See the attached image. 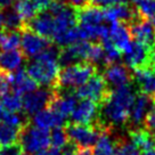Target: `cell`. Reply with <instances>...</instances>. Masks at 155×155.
<instances>
[{
    "instance_id": "cell-32",
    "label": "cell",
    "mask_w": 155,
    "mask_h": 155,
    "mask_svg": "<svg viewBox=\"0 0 155 155\" xmlns=\"http://www.w3.org/2000/svg\"><path fill=\"white\" fill-rule=\"evenodd\" d=\"M114 155H140V152L131 141L120 139L115 143Z\"/></svg>"
},
{
    "instance_id": "cell-29",
    "label": "cell",
    "mask_w": 155,
    "mask_h": 155,
    "mask_svg": "<svg viewBox=\"0 0 155 155\" xmlns=\"http://www.w3.org/2000/svg\"><path fill=\"white\" fill-rule=\"evenodd\" d=\"M136 9L143 19L155 18V0H139L136 2Z\"/></svg>"
},
{
    "instance_id": "cell-20",
    "label": "cell",
    "mask_w": 155,
    "mask_h": 155,
    "mask_svg": "<svg viewBox=\"0 0 155 155\" xmlns=\"http://www.w3.org/2000/svg\"><path fill=\"white\" fill-rule=\"evenodd\" d=\"M77 9V18L79 24L83 25H99L105 21L104 9L94 5L83 6Z\"/></svg>"
},
{
    "instance_id": "cell-34",
    "label": "cell",
    "mask_w": 155,
    "mask_h": 155,
    "mask_svg": "<svg viewBox=\"0 0 155 155\" xmlns=\"http://www.w3.org/2000/svg\"><path fill=\"white\" fill-rule=\"evenodd\" d=\"M143 126H144L145 130H147L150 134L155 136V106L147 113Z\"/></svg>"
},
{
    "instance_id": "cell-10",
    "label": "cell",
    "mask_w": 155,
    "mask_h": 155,
    "mask_svg": "<svg viewBox=\"0 0 155 155\" xmlns=\"http://www.w3.org/2000/svg\"><path fill=\"white\" fill-rule=\"evenodd\" d=\"M103 77L111 90L131 84L134 81L132 72H130L128 66L121 63L112 64L106 66L103 73Z\"/></svg>"
},
{
    "instance_id": "cell-3",
    "label": "cell",
    "mask_w": 155,
    "mask_h": 155,
    "mask_svg": "<svg viewBox=\"0 0 155 155\" xmlns=\"http://www.w3.org/2000/svg\"><path fill=\"white\" fill-rule=\"evenodd\" d=\"M59 66L57 59L38 56L26 65L25 70L38 84L55 88L61 71Z\"/></svg>"
},
{
    "instance_id": "cell-15",
    "label": "cell",
    "mask_w": 155,
    "mask_h": 155,
    "mask_svg": "<svg viewBox=\"0 0 155 155\" xmlns=\"http://www.w3.org/2000/svg\"><path fill=\"white\" fill-rule=\"evenodd\" d=\"M134 81L140 90L139 92L148 96H155V68L145 66L134 70L132 72Z\"/></svg>"
},
{
    "instance_id": "cell-40",
    "label": "cell",
    "mask_w": 155,
    "mask_h": 155,
    "mask_svg": "<svg viewBox=\"0 0 155 155\" xmlns=\"http://www.w3.org/2000/svg\"><path fill=\"white\" fill-rule=\"evenodd\" d=\"M90 0H70V5L73 6L74 8H81L83 6L89 4Z\"/></svg>"
},
{
    "instance_id": "cell-28",
    "label": "cell",
    "mask_w": 155,
    "mask_h": 155,
    "mask_svg": "<svg viewBox=\"0 0 155 155\" xmlns=\"http://www.w3.org/2000/svg\"><path fill=\"white\" fill-rule=\"evenodd\" d=\"M1 106L9 113H18L23 110V101L19 95L15 92H8L1 98Z\"/></svg>"
},
{
    "instance_id": "cell-33",
    "label": "cell",
    "mask_w": 155,
    "mask_h": 155,
    "mask_svg": "<svg viewBox=\"0 0 155 155\" xmlns=\"http://www.w3.org/2000/svg\"><path fill=\"white\" fill-rule=\"evenodd\" d=\"M63 155H92V150L90 148H81L70 141L64 147Z\"/></svg>"
},
{
    "instance_id": "cell-7",
    "label": "cell",
    "mask_w": 155,
    "mask_h": 155,
    "mask_svg": "<svg viewBox=\"0 0 155 155\" xmlns=\"http://www.w3.org/2000/svg\"><path fill=\"white\" fill-rule=\"evenodd\" d=\"M64 128L68 140L81 148H90L95 145L102 132L96 124H80L72 122L68 123Z\"/></svg>"
},
{
    "instance_id": "cell-46",
    "label": "cell",
    "mask_w": 155,
    "mask_h": 155,
    "mask_svg": "<svg viewBox=\"0 0 155 155\" xmlns=\"http://www.w3.org/2000/svg\"><path fill=\"white\" fill-rule=\"evenodd\" d=\"M131 1H132V2H135V4H136V2H138L139 0H131Z\"/></svg>"
},
{
    "instance_id": "cell-21",
    "label": "cell",
    "mask_w": 155,
    "mask_h": 155,
    "mask_svg": "<svg viewBox=\"0 0 155 155\" xmlns=\"http://www.w3.org/2000/svg\"><path fill=\"white\" fill-rule=\"evenodd\" d=\"M59 92V91H58ZM78 105V96L72 92H65V94H58V96L56 97V99L53 102V104L50 105L49 108H53L55 111H57L58 113H61L62 115L65 117L68 115H71L72 112L74 111V108Z\"/></svg>"
},
{
    "instance_id": "cell-37",
    "label": "cell",
    "mask_w": 155,
    "mask_h": 155,
    "mask_svg": "<svg viewBox=\"0 0 155 155\" xmlns=\"http://www.w3.org/2000/svg\"><path fill=\"white\" fill-rule=\"evenodd\" d=\"M10 74H6L4 72H0V98L7 95L10 88V81H9Z\"/></svg>"
},
{
    "instance_id": "cell-1",
    "label": "cell",
    "mask_w": 155,
    "mask_h": 155,
    "mask_svg": "<svg viewBox=\"0 0 155 155\" xmlns=\"http://www.w3.org/2000/svg\"><path fill=\"white\" fill-rule=\"evenodd\" d=\"M136 91L132 83L117 88L111 91L108 99L105 101L101 108L98 121L105 128H114L116 126L126 124L130 119V113L136 101Z\"/></svg>"
},
{
    "instance_id": "cell-38",
    "label": "cell",
    "mask_w": 155,
    "mask_h": 155,
    "mask_svg": "<svg viewBox=\"0 0 155 155\" xmlns=\"http://www.w3.org/2000/svg\"><path fill=\"white\" fill-rule=\"evenodd\" d=\"M54 0H32L34 7L38 13H41V12H46L48 9L49 5L53 2Z\"/></svg>"
},
{
    "instance_id": "cell-44",
    "label": "cell",
    "mask_w": 155,
    "mask_h": 155,
    "mask_svg": "<svg viewBox=\"0 0 155 155\" xmlns=\"http://www.w3.org/2000/svg\"><path fill=\"white\" fill-rule=\"evenodd\" d=\"M59 1H62V2H65V4H68V1H70V0H59Z\"/></svg>"
},
{
    "instance_id": "cell-8",
    "label": "cell",
    "mask_w": 155,
    "mask_h": 155,
    "mask_svg": "<svg viewBox=\"0 0 155 155\" xmlns=\"http://www.w3.org/2000/svg\"><path fill=\"white\" fill-rule=\"evenodd\" d=\"M19 32H21V47H22L21 50L23 51L26 58L38 57L40 54L53 44L51 40L44 38L31 31L26 25H24Z\"/></svg>"
},
{
    "instance_id": "cell-24",
    "label": "cell",
    "mask_w": 155,
    "mask_h": 155,
    "mask_svg": "<svg viewBox=\"0 0 155 155\" xmlns=\"http://www.w3.org/2000/svg\"><path fill=\"white\" fill-rule=\"evenodd\" d=\"M21 129L0 122V146H8L19 143Z\"/></svg>"
},
{
    "instance_id": "cell-43",
    "label": "cell",
    "mask_w": 155,
    "mask_h": 155,
    "mask_svg": "<svg viewBox=\"0 0 155 155\" xmlns=\"http://www.w3.org/2000/svg\"><path fill=\"white\" fill-rule=\"evenodd\" d=\"M141 155H155V150H146Z\"/></svg>"
},
{
    "instance_id": "cell-23",
    "label": "cell",
    "mask_w": 155,
    "mask_h": 155,
    "mask_svg": "<svg viewBox=\"0 0 155 155\" xmlns=\"http://www.w3.org/2000/svg\"><path fill=\"white\" fill-rule=\"evenodd\" d=\"M111 130L106 129L101 132L92 150V155H114L115 144L111 138Z\"/></svg>"
},
{
    "instance_id": "cell-16",
    "label": "cell",
    "mask_w": 155,
    "mask_h": 155,
    "mask_svg": "<svg viewBox=\"0 0 155 155\" xmlns=\"http://www.w3.org/2000/svg\"><path fill=\"white\" fill-rule=\"evenodd\" d=\"M10 87L13 88V92L19 96H24L26 94L34 91L38 89V83L30 77L26 70L19 68L14 73H12L9 77Z\"/></svg>"
},
{
    "instance_id": "cell-4",
    "label": "cell",
    "mask_w": 155,
    "mask_h": 155,
    "mask_svg": "<svg viewBox=\"0 0 155 155\" xmlns=\"http://www.w3.org/2000/svg\"><path fill=\"white\" fill-rule=\"evenodd\" d=\"M19 145L26 154L34 155L50 145V132L48 129H41L26 123L21 129Z\"/></svg>"
},
{
    "instance_id": "cell-5",
    "label": "cell",
    "mask_w": 155,
    "mask_h": 155,
    "mask_svg": "<svg viewBox=\"0 0 155 155\" xmlns=\"http://www.w3.org/2000/svg\"><path fill=\"white\" fill-rule=\"evenodd\" d=\"M58 90L55 88H42L26 94L23 96V111L26 116L35 115L45 108H49L58 96Z\"/></svg>"
},
{
    "instance_id": "cell-18",
    "label": "cell",
    "mask_w": 155,
    "mask_h": 155,
    "mask_svg": "<svg viewBox=\"0 0 155 155\" xmlns=\"http://www.w3.org/2000/svg\"><path fill=\"white\" fill-rule=\"evenodd\" d=\"M112 44L120 51H124L131 44V33L129 25L123 22H113L110 26V35Z\"/></svg>"
},
{
    "instance_id": "cell-12",
    "label": "cell",
    "mask_w": 155,
    "mask_h": 155,
    "mask_svg": "<svg viewBox=\"0 0 155 155\" xmlns=\"http://www.w3.org/2000/svg\"><path fill=\"white\" fill-rule=\"evenodd\" d=\"M25 25L31 31L35 32L39 35L49 39L51 41L54 40V37H55V33H56L55 18H54L53 15L48 13L47 10L38 13L29 23H26Z\"/></svg>"
},
{
    "instance_id": "cell-9",
    "label": "cell",
    "mask_w": 155,
    "mask_h": 155,
    "mask_svg": "<svg viewBox=\"0 0 155 155\" xmlns=\"http://www.w3.org/2000/svg\"><path fill=\"white\" fill-rule=\"evenodd\" d=\"M150 51L152 49L146 45L138 41H131L128 48L123 51L124 65L132 70L150 66Z\"/></svg>"
},
{
    "instance_id": "cell-17",
    "label": "cell",
    "mask_w": 155,
    "mask_h": 155,
    "mask_svg": "<svg viewBox=\"0 0 155 155\" xmlns=\"http://www.w3.org/2000/svg\"><path fill=\"white\" fill-rule=\"evenodd\" d=\"M65 116L53 108H45L42 111L33 115L32 123L33 126L41 129H50V128H62L65 127Z\"/></svg>"
},
{
    "instance_id": "cell-31",
    "label": "cell",
    "mask_w": 155,
    "mask_h": 155,
    "mask_svg": "<svg viewBox=\"0 0 155 155\" xmlns=\"http://www.w3.org/2000/svg\"><path fill=\"white\" fill-rule=\"evenodd\" d=\"M25 25L23 19L14 9L5 14V29L7 31H21Z\"/></svg>"
},
{
    "instance_id": "cell-45",
    "label": "cell",
    "mask_w": 155,
    "mask_h": 155,
    "mask_svg": "<svg viewBox=\"0 0 155 155\" xmlns=\"http://www.w3.org/2000/svg\"><path fill=\"white\" fill-rule=\"evenodd\" d=\"M18 155H29V154H26L25 152H22V153H21V154H18Z\"/></svg>"
},
{
    "instance_id": "cell-14",
    "label": "cell",
    "mask_w": 155,
    "mask_h": 155,
    "mask_svg": "<svg viewBox=\"0 0 155 155\" xmlns=\"http://www.w3.org/2000/svg\"><path fill=\"white\" fill-rule=\"evenodd\" d=\"M98 104L89 99H82L78 103L77 107L71 114V120L73 123L80 124H95L99 116Z\"/></svg>"
},
{
    "instance_id": "cell-11",
    "label": "cell",
    "mask_w": 155,
    "mask_h": 155,
    "mask_svg": "<svg viewBox=\"0 0 155 155\" xmlns=\"http://www.w3.org/2000/svg\"><path fill=\"white\" fill-rule=\"evenodd\" d=\"M128 25L135 41L146 45L152 50L155 48V26L150 21L138 18Z\"/></svg>"
},
{
    "instance_id": "cell-39",
    "label": "cell",
    "mask_w": 155,
    "mask_h": 155,
    "mask_svg": "<svg viewBox=\"0 0 155 155\" xmlns=\"http://www.w3.org/2000/svg\"><path fill=\"white\" fill-rule=\"evenodd\" d=\"M34 155H63V150L57 147H54V146H49L48 148L40 150L39 153Z\"/></svg>"
},
{
    "instance_id": "cell-22",
    "label": "cell",
    "mask_w": 155,
    "mask_h": 155,
    "mask_svg": "<svg viewBox=\"0 0 155 155\" xmlns=\"http://www.w3.org/2000/svg\"><path fill=\"white\" fill-rule=\"evenodd\" d=\"M129 137L131 143L139 150L146 152V150H155V136L150 134L144 128L130 130Z\"/></svg>"
},
{
    "instance_id": "cell-36",
    "label": "cell",
    "mask_w": 155,
    "mask_h": 155,
    "mask_svg": "<svg viewBox=\"0 0 155 155\" xmlns=\"http://www.w3.org/2000/svg\"><path fill=\"white\" fill-rule=\"evenodd\" d=\"M128 0H90L89 4L97 6L99 8H107L111 6L120 5V4H127Z\"/></svg>"
},
{
    "instance_id": "cell-19",
    "label": "cell",
    "mask_w": 155,
    "mask_h": 155,
    "mask_svg": "<svg viewBox=\"0 0 155 155\" xmlns=\"http://www.w3.org/2000/svg\"><path fill=\"white\" fill-rule=\"evenodd\" d=\"M26 59L22 50H1L0 49V72L12 74L21 68L23 61Z\"/></svg>"
},
{
    "instance_id": "cell-30",
    "label": "cell",
    "mask_w": 155,
    "mask_h": 155,
    "mask_svg": "<svg viewBox=\"0 0 155 155\" xmlns=\"http://www.w3.org/2000/svg\"><path fill=\"white\" fill-rule=\"evenodd\" d=\"M70 140H68V134L65 131V128H54L53 131L50 132V145L57 148H64L68 145Z\"/></svg>"
},
{
    "instance_id": "cell-6",
    "label": "cell",
    "mask_w": 155,
    "mask_h": 155,
    "mask_svg": "<svg viewBox=\"0 0 155 155\" xmlns=\"http://www.w3.org/2000/svg\"><path fill=\"white\" fill-rule=\"evenodd\" d=\"M111 91L112 90L107 86L104 77L96 73L84 84L75 90V95L78 96V98L89 99L97 103L98 105H102L105 101L108 99Z\"/></svg>"
},
{
    "instance_id": "cell-42",
    "label": "cell",
    "mask_w": 155,
    "mask_h": 155,
    "mask_svg": "<svg viewBox=\"0 0 155 155\" xmlns=\"http://www.w3.org/2000/svg\"><path fill=\"white\" fill-rule=\"evenodd\" d=\"M15 0H0V10H4L6 8H8L9 6L14 4Z\"/></svg>"
},
{
    "instance_id": "cell-13",
    "label": "cell",
    "mask_w": 155,
    "mask_h": 155,
    "mask_svg": "<svg viewBox=\"0 0 155 155\" xmlns=\"http://www.w3.org/2000/svg\"><path fill=\"white\" fill-rule=\"evenodd\" d=\"M154 106L155 102L153 97L148 96L146 94H143V92H138L130 113V119H129L130 126L134 129L140 128L139 126L144 123V120H145L147 113Z\"/></svg>"
},
{
    "instance_id": "cell-26",
    "label": "cell",
    "mask_w": 155,
    "mask_h": 155,
    "mask_svg": "<svg viewBox=\"0 0 155 155\" xmlns=\"http://www.w3.org/2000/svg\"><path fill=\"white\" fill-rule=\"evenodd\" d=\"M101 44H102L103 48H104V64H105V66L120 63V61L122 58L121 51L112 44L110 38L102 40Z\"/></svg>"
},
{
    "instance_id": "cell-47",
    "label": "cell",
    "mask_w": 155,
    "mask_h": 155,
    "mask_svg": "<svg viewBox=\"0 0 155 155\" xmlns=\"http://www.w3.org/2000/svg\"><path fill=\"white\" fill-rule=\"evenodd\" d=\"M153 98H154V102H155V96H154V97H153Z\"/></svg>"
},
{
    "instance_id": "cell-35",
    "label": "cell",
    "mask_w": 155,
    "mask_h": 155,
    "mask_svg": "<svg viewBox=\"0 0 155 155\" xmlns=\"http://www.w3.org/2000/svg\"><path fill=\"white\" fill-rule=\"evenodd\" d=\"M24 150H22V146L17 144H13V145L8 146H0V155H18Z\"/></svg>"
},
{
    "instance_id": "cell-25",
    "label": "cell",
    "mask_w": 155,
    "mask_h": 155,
    "mask_svg": "<svg viewBox=\"0 0 155 155\" xmlns=\"http://www.w3.org/2000/svg\"><path fill=\"white\" fill-rule=\"evenodd\" d=\"M14 10L19 15V17L23 19L25 24L29 23L38 14L32 0H15Z\"/></svg>"
},
{
    "instance_id": "cell-41",
    "label": "cell",
    "mask_w": 155,
    "mask_h": 155,
    "mask_svg": "<svg viewBox=\"0 0 155 155\" xmlns=\"http://www.w3.org/2000/svg\"><path fill=\"white\" fill-rule=\"evenodd\" d=\"M6 31L5 29V14L0 10V37L2 35V33Z\"/></svg>"
},
{
    "instance_id": "cell-2",
    "label": "cell",
    "mask_w": 155,
    "mask_h": 155,
    "mask_svg": "<svg viewBox=\"0 0 155 155\" xmlns=\"http://www.w3.org/2000/svg\"><path fill=\"white\" fill-rule=\"evenodd\" d=\"M96 73L97 66L88 62H80L65 66L59 71L55 89H57L58 91L64 90L65 92L74 89L77 90Z\"/></svg>"
},
{
    "instance_id": "cell-27",
    "label": "cell",
    "mask_w": 155,
    "mask_h": 155,
    "mask_svg": "<svg viewBox=\"0 0 155 155\" xmlns=\"http://www.w3.org/2000/svg\"><path fill=\"white\" fill-rule=\"evenodd\" d=\"M21 46V32L19 31H7L0 37V49L1 50H15Z\"/></svg>"
}]
</instances>
